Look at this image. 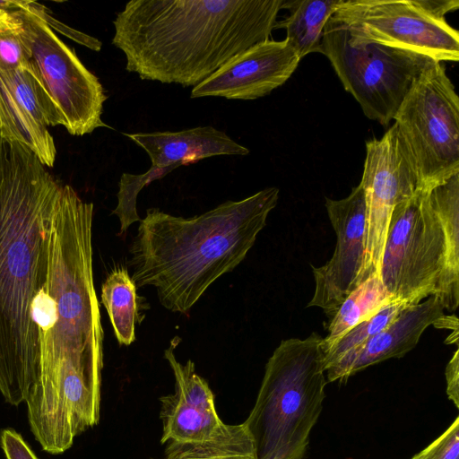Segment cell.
Segmentation results:
<instances>
[{"label":"cell","mask_w":459,"mask_h":459,"mask_svg":"<svg viewBox=\"0 0 459 459\" xmlns=\"http://www.w3.org/2000/svg\"><path fill=\"white\" fill-rule=\"evenodd\" d=\"M39 159L0 134V394L18 406L38 378L31 307L47 265V226L62 186Z\"/></svg>","instance_id":"1"},{"label":"cell","mask_w":459,"mask_h":459,"mask_svg":"<svg viewBox=\"0 0 459 459\" xmlns=\"http://www.w3.org/2000/svg\"><path fill=\"white\" fill-rule=\"evenodd\" d=\"M283 0H132L117 13L112 44L142 80L193 88L266 41Z\"/></svg>","instance_id":"2"},{"label":"cell","mask_w":459,"mask_h":459,"mask_svg":"<svg viewBox=\"0 0 459 459\" xmlns=\"http://www.w3.org/2000/svg\"><path fill=\"white\" fill-rule=\"evenodd\" d=\"M279 192L266 187L191 218L148 209L129 248L136 288L154 287L161 306L187 314L217 279L245 259Z\"/></svg>","instance_id":"3"},{"label":"cell","mask_w":459,"mask_h":459,"mask_svg":"<svg viewBox=\"0 0 459 459\" xmlns=\"http://www.w3.org/2000/svg\"><path fill=\"white\" fill-rule=\"evenodd\" d=\"M92 222L93 204L64 185L47 226L40 286L47 318L39 333L36 382L74 373L101 376L104 333L93 281Z\"/></svg>","instance_id":"4"},{"label":"cell","mask_w":459,"mask_h":459,"mask_svg":"<svg viewBox=\"0 0 459 459\" xmlns=\"http://www.w3.org/2000/svg\"><path fill=\"white\" fill-rule=\"evenodd\" d=\"M322 337L282 340L269 358L255 403L244 421L257 459H303L323 409Z\"/></svg>","instance_id":"5"},{"label":"cell","mask_w":459,"mask_h":459,"mask_svg":"<svg viewBox=\"0 0 459 459\" xmlns=\"http://www.w3.org/2000/svg\"><path fill=\"white\" fill-rule=\"evenodd\" d=\"M378 277L394 300L408 306L436 295L445 309L458 307L459 284L450 274L446 238L428 190L394 206Z\"/></svg>","instance_id":"6"},{"label":"cell","mask_w":459,"mask_h":459,"mask_svg":"<svg viewBox=\"0 0 459 459\" xmlns=\"http://www.w3.org/2000/svg\"><path fill=\"white\" fill-rule=\"evenodd\" d=\"M343 88L364 115L387 126L423 71L434 62L425 55L378 43L352 45L347 29L330 17L320 45Z\"/></svg>","instance_id":"7"},{"label":"cell","mask_w":459,"mask_h":459,"mask_svg":"<svg viewBox=\"0 0 459 459\" xmlns=\"http://www.w3.org/2000/svg\"><path fill=\"white\" fill-rule=\"evenodd\" d=\"M393 120L412 161L420 190L459 173V98L440 62L423 71Z\"/></svg>","instance_id":"8"},{"label":"cell","mask_w":459,"mask_h":459,"mask_svg":"<svg viewBox=\"0 0 459 459\" xmlns=\"http://www.w3.org/2000/svg\"><path fill=\"white\" fill-rule=\"evenodd\" d=\"M18 11L28 35L30 67L56 108L62 126L77 136L108 126L101 119L108 96L99 78L44 22Z\"/></svg>","instance_id":"9"},{"label":"cell","mask_w":459,"mask_h":459,"mask_svg":"<svg viewBox=\"0 0 459 459\" xmlns=\"http://www.w3.org/2000/svg\"><path fill=\"white\" fill-rule=\"evenodd\" d=\"M332 18L352 45L378 43L425 55L437 62L459 59V33L418 0H342Z\"/></svg>","instance_id":"10"},{"label":"cell","mask_w":459,"mask_h":459,"mask_svg":"<svg viewBox=\"0 0 459 459\" xmlns=\"http://www.w3.org/2000/svg\"><path fill=\"white\" fill-rule=\"evenodd\" d=\"M360 184L366 202L365 255L358 285L379 273L385 238L394 206L417 193L419 181L394 124L380 139L366 143Z\"/></svg>","instance_id":"11"},{"label":"cell","mask_w":459,"mask_h":459,"mask_svg":"<svg viewBox=\"0 0 459 459\" xmlns=\"http://www.w3.org/2000/svg\"><path fill=\"white\" fill-rule=\"evenodd\" d=\"M329 220L336 234L330 260L313 267L315 291L308 307H318L332 318L357 286L365 255L366 202L359 183L342 199L325 198Z\"/></svg>","instance_id":"12"},{"label":"cell","mask_w":459,"mask_h":459,"mask_svg":"<svg viewBox=\"0 0 459 459\" xmlns=\"http://www.w3.org/2000/svg\"><path fill=\"white\" fill-rule=\"evenodd\" d=\"M62 118L30 65L0 72V134L32 152L46 167L56 156L49 126Z\"/></svg>","instance_id":"13"},{"label":"cell","mask_w":459,"mask_h":459,"mask_svg":"<svg viewBox=\"0 0 459 459\" xmlns=\"http://www.w3.org/2000/svg\"><path fill=\"white\" fill-rule=\"evenodd\" d=\"M300 60L286 39L280 41L268 39L230 60L195 86L190 97L256 100L284 84Z\"/></svg>","instance_id":"14"},{"label":"cell","mask_w":459,"mask_h":459,"mask_svg":"<svg viewBox=\"0 0 459 459\" xmlns=\"http://www.w3.org/2000/svg\"><path fill=\"white\" fill-rule=\"evenodd\" d=\"M444 310L436 295L404 307L381 332L329 367L326 381H342L371 365L404 356L417 345L426 328L446 315Z\"/></svg>","instance_id":"15"},{"label":"cell","mask_w":459,"mask_h":459,"mask_svg":"<svg viewBox=\"0 0 459 459\" xmlns=\"http://www.w3.org/2000/svg\"><path fill=\"white\" fill-rule=\"evenodd\" d=\"M148 154L152 167L188 165L221 155L245 156L249 149L212 126L182 131L124 134Z\"/></svg>","instance_id":"16"},{"label":"cell","mask_w":459,"mask_h":459,"mask_svg":"<svg viewBox=\"0 0 459 459\" xmlns=\"http://www.w3.org/2000/svg\"><path fill=\"white\" fill-rule=\"evenodd\" d=\"M162 444L201 442L212 437L223 421L214 402L189 399L175 393L160 398Z\"/></svg>","instance_id":"17"},{"label":"cell","mask_w":459,"mask_h":459,"mask_svg":"<svg viewBox=\"0 0 459 459\" xmlns=\"http://www.w3.org/2000/svg\"><path fill=\"white\" fill-rule=\"evenodd\" d=\"M342 0H283L281 9L289 16L276 22L274 29H284L286 39L300 59L319 52L324 28Z\"/></svg>","instance_id":"18"},{"label":"cell","mask_w":459,"mask_h":459,"mask_svg":"<svg viewBox=\"0 0 459 459\" xmlns=\"http://www.w3.org/2000/svg\"><path fill=\"white\" fill-rule=\"evenodd\" d=\"M394 300L377 275L370 276L358 285L331 318L328 334L320 344L323 354L351 328L368 320Z\"/></svg>","instance_id":"19"},{"label":"cell","mask_w":459,"mask_h":459,"mask_svg":"<svg viewBox=\"0 0 459 459\" xmlns=\"http://www.w3.org/2000/svg\"><path fill=\"white\" fill-rule=\"evenodd\" d=\"M164 459H257L254 440L246 424L223 423L210 439L171 442Z\"/></svg>","instance_id":"20"},{"label":"cell","mask_w":459,"mask_h":459,"mask_svg":"<svg viewBox=\"0 0 459 459\" xmlns=\"http://www.w3.org/2000/svg\"><path fill=\"white\" fill-rule=\"evenodd\" d=\"M101 304L107 310L119 345L135 341L136 286L126 267L113 268L101 285Z\"/></svg>","instance_id":"21"},{"label":"cell","mask_w":459,"mask_h":459,"mask_svg":"<svg viewBox=\"0 0 459 459\" xmlns=\"http://www.w3.org/2000/svg\"><path fill=\"white\" fill-rule=\"evenodd\" d=\"M408 305L405 303L394 300L383 307L368 320L351 328L323 354L325 370L335 364L345 354L360 347L374 335L381 332Z\"/></svg>","instance_id":"22"},{"label":"cell","mask_w":459,"mask_h":459,"mask_svg":"<svg viewBox=\"0 0 459 459\" xmlns=\"http://www.w3.org/2000/svg\"><path fill=\"white\" fill-rule=\"evenodd\" d=\"M28 35L19 11L0 9V72L29 66Z\"/></svg>","instance_id":"23"},{"label":"cell","mask_w":459,"mask_h":459,"mask_svg":"<svg viewBox=\"0 0 459 459\" xmlns=\"http://www.w3.org/2000/svg\"><path fill=\"white\" fill-rule=\"evenodd\" d=\"M179 166V164H175L166 168L151 167L147 172L140 175L122 174L117 195V204L112 212V214H115L119 220V235H126L133 223L141 221L136 209V198L139 192L151 182L163 178Z\"/></svg>","instance_id":"24"},{"label":"cell","mask_w":459,"mask_h":459,"mask_svg":"<svg viewBox=\"0 0 459 459\" xmlns=\"http://www.w3.org/2000/svg\"><path fill=\"white\" fill-rule=\"evenodd\" d=\"M21 10L30 12L44 22L52 30H56L59 33L66 36L74 41L83 45L94 51H100L102 43L98 39L89 36L83 32L76 30L66 24L55 19L49 11L42 4L34 1H22Z\"/></svg>","instance_id":"25"},{"label":"cell","mask_w":459,"mask_h":459,"mask_svg":"<svg viewBox=\"0 0 459 459\" xmlns=\"http://www.w3.org/2000/svg\"><path fill=\"white\" fill-rule=\"evenodd\" d=\"M411 459H459V417L437 438Z\"/></svg>","instance_id":"26"},{"label":"cell","mask_w":459,"mask_h":459,"mask_svg":"<svg viewBox=\"0 0 459 459\" xmlns=\"http://www.w3.org/2000/svg\"><path fill=\"white\" fill-rule=\"evenodd\" d=\"M0 446L6 459H39L22 435L11 428L0 432Z\"/></svg>","instance_id":"27"},{"label":"cell","mask_w":459,"mask_h":459,"mask_svg":"<svg viewBox=\"0 0 459 459\" xmlns=\"http://www.w3.org/2000/svg\"><path fill=\"white\" fill-rule=\"evenodd\" d=\"M446 394L456 408H459V351L455 350L445 370Z\"/></svg>","instance_id":"28"},{"label":"cell","mask_w":459,"mask_h":459,"mask_svg":"<svg viewBox=\"0 0 459 459\" xmlns=\"http://www.w3.org/2000/svg\"><path fill=\"white\" fill-rule=\"evenodd\" d=\"M420 5L434 16L445 19L446 13L459 8L457 0H418Z\"/></svg>","instance_id":"29"},{"label":"cell","mask_w":459,"mask_h":459,"mask_svg":"<svg viewBox=\"0 0 459 459\" xmlns=\"http://www.w3.org/2000/svg\"><path fill=\"white\" fill-rule=\"evenodd\" d=\"M21 8V0H0V9L17 11Z\"/></svg>","instance_id":"30"}]
</instances>
